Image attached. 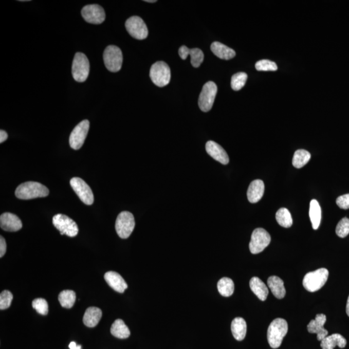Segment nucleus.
<instances>
[{"label":"nucleus","instance_id":"1","mask_svg":"<svg viewBox=\"0 0 349 349\" xmlns=\"http://www.w3.org/2000/svg\"><path fill=\"white\" fill-rule=\"evenodd\" d=\"M49 190L44 185L37 182H26L20 185L15 191V195L20 199L29 200L35 198L45 197L49 195Z\"/></svg>","mask_w":349,"mask_h":349},{"label":"nucleus","instance_id":"2","mask_svg":"<svg viewBox=\"0 0 349 349\" xmlns=\"http://www.w3.org/2000/svg\"><path fill=\"white\" fill-rule=\"evenodd\" d=\"M288 333V323L282 318L273 320L268 326L267 339L271 347L278 348L282 343L283 338Z\"/></svg>","mask_w":349,"mask_h":349},{"label":"nucleus","instance_id":"3","mask_svg":"<svg viewBox=\"0 0 349 349\" xmlns=\"http://www.w3.org/2000/svg\"><path fill=\"white\" fill-rule=\"evenodd\" d=\"M328 270L324 268L307 273L303 281L304 288L310 292L321 289L328 280Z\"/></svg>","mask_w":349,"mask_h":349},{"label":"nucleus","instance_id":"4","mask_svg":"<svg viewBox=\"0 0 349 349\" xmlns=\"http://www.w3.org/2000/svg\"><path fill=\"white\" fill-rule=\"evenodd\" d=\"M90 65L88 59L82 52L75 55L72 65V75L78 82H84L88 78Z\"/></svg>","mask_w":349,"mask_h":349},{"label":"nucleus","instance_id":"5","mask_svg":"<svg viewBox=\"0 0 349 349\" xmlns=\"http://www.w3.org/2000/svg\"><path fill=\"white\" fill-rule=\"evenodd\" d=\"M150 77L154 84L158 87H164L169 84L171 71L169 66L164 62L155 63L150 69Z\"/></svg>","mask_w":349,"mask_h":349},{"label":"nucleus","instance_id":"6","mask_svg":"<svg viewBox=\"0 0 349 349\" xmlns=\"http://www.w3.org/2000/svg\"><path fill=\"white\" fill-rule=\"evenodd\" d=\"M105 67L109 71L116 72L122 68L123 56L121 50L115 46H109L103 54Z\"/></svg>","mask_w":349,"mask_h":349},{"label":"nucleus","instance_id":"7","mask_svg":"<svg viewBox=\"0 0 349 349\" xmlns=\"http://www.w3.org/2000/svg\"><path fill=\"white\" fill-rule=\"evenodd\" d=\"M135 226L134 215L124 211L120 213L115 223V229L117 234L122 238H127L132 234Z\"/></svg>","mask_w":349,"mask_h":349},{"label":"nucleus","instance_id":"8","mask_svg":"<svg viewBox=\"0 0 349 349\" xmlns=\"http://www.w3.org/2000/svg\"><path fill=\"white\" fill-rule=\"evenodd\" d=\"M271 237L267 232L263 228H257L253 231L249 244L251 253L258 254L265 249L269 245Z\"/></svg>","mask_w":349,"mask_h":349},{"label":"nucleus","instance_id":"9","mask_svg":"<svg viewBox=\"0 0 349 349\" xmlns=\"http://www.w3.org/2000/svg\"><path fill=\"white\" fill-rule=\"evenodd\" d=\"M52 223L54 227L60 231L61 235L65 234L69 237H74L79 233V227L77 223L67 215H55L52 218Z\"/></svg>","mask_w":349,"mask_h":349},{"label":"nucleus","instance_id":"10","mask_svg":"<svg viewBox=\"0 0 349 349\" xmlns=\"http://www.w3.org/2000/svg\"><path fill=\"white\" fill-rule=\"evenodd\" d=\"M217 93V87L214 82L206 83L199 98V106L203 112H209L212 109Z\"/></svg>","mask_w":349,"mask_h":349},{"label":"nucleus","instance_id":"11","mask_svg":"<svg viewBox=\"0 0 349 349\" xmlns=\"http://www.w3.org/2000/svg\"><path fill=\"white\" fill-rule=\"evenodd\" d=\"M125 28L133 38L137 40H144L148 36V29L141 17L132 16L125 22Z\"/></svg>","mask_w":349,"mask_h":349},{"label":"nucleus","instance_id":"12","mask_svg":"<svg viewBox=\"0 0 349 349\" xmlns=\"http://www.w3.org/2000/svg\"><path fill=\"white\" fill-rule=\"evenodd\" d=\"M70 185H71L72 190L75 191V192L79 196L80 199L84 204L91 205L94 203V193H93L91 188L84 180L79 177L72 178L71 180H70Z\"/></svg>","mask_w":349,"mask_h":349},{"label":"nucleus","instance_id":"13","mask_svg":"<svg viewBox=\"0 0 349 349\" xmlns=\"http://www.w3.org/2000/svg\"><path fill=\"white\" fill-rule=\"evenodd\" d=\"M89 120L80 122L72 130L69 137V144L72 149L79 150L85 142L89 130Z\"/></svg>","mask_w":349,"mask_h":349},{"label":"nucleus","instance_id":"14","mask_svg":"<svg viewBox=\"0 0 349 349\" xmlns=\"http://www.w3.org/2000/svg\"><path fill=\"white\" fill-rule=\"evenodd\" d=\"M82 16L85 21L92 24H101L105 19L104 9L97 4L87 5L82 9Z\"/></svg>","mask_w":349,"mask_h":349},{"label":"nucleus","instance_id":"15","mask_svg":"<svg viewBox=\"0 0 349 349\" xmlns=\"http://www.w3.org/2000/svg\"><path fill=\"white\" fill-rule=\"evenodd\" d=\"M206 150L208 154L213 159L219 162L221 164L227 165L229 163V157L222 146L214 141H208L206 144Z\"/></svg>","mask_w":349,"mask_h":349},{"label":"nucleus","instance_id":"16","mask_svg":"<svg viewBox=\"0 0 349 349\" xmlns=\"http://www.w3.org/2000/svg\"><path fill=\"white\" fill-rule=\"evenodd\" d=\"M326 321V316L323 315V314H320V315H316L315 320L311 321L307 326L308 332L312 334H317L318 341L323 340L328 336V331L324 328Z\"/></svg>","mask_w":349,"mask_h":349},{"label":"nucleus","instance_id":"17","mask_svg":"<svg viewBox=\"0 0 349 349\" xmlns=\"http://www.w3.org/2000/svg\"><path fill=\"white\" fill-rule=\"evenodd\" d=\"M0 226L7 232H17L22 228V223L17 215L6 212L0 217Z\"/></svg>","mask_w":349,"mask_h":349},{"label":"nucleus","instance_id":"18","mask_svg":"<svg viewBox=\"0 0 349 349\" xmlns=\"http://www.w3.org/2000/svg\"><path fill=\"white\" fill-rule=\"evenodd\" d=\"M104 279L109 287L117 292L124 293L127 288L126 282L119 273L110 271L105 273Z\"/></svg>","mask_w":349,"mask_h":349},{"label":"nucleus","instance_id":"19","mask_svg":"<svg viewBox=\"0 0 349 349\" xmlns=\"http://www.w3.org/2000/svg\"><path fill=\"white\" fill-rule=\"evenodd\" d=\"M179 54L182 60L187 59L188 55H190L191 63L194 67H199L204 60L203 52L198 48L189 49L187 46H183L180 47Z\"/></svg>","mask_w":349,"mask_h":349},{"label":"nucleus","instance_id":"20","mask_svg":"<svg viewBox=\"0 0 349 349\" xmlns=\"http://www.w3.org/2000/svg\"><path fill=\"white\" fill-rule=\"evenodd\" d=\"M265 192V185L263 180L257 179L250 183L247 192V197L251 203H256L261 199Z\"/></svg>","mask_w":349,"mask_h":349},{"label":"nucleus","instance_id":"21","mask_svg":"<svg viewBox=\"0 0 349 349\" xmlns=\"http://www.w3.org/2000/svg\"><path fill=\"white\" fill-rule=\"evenodd\" d=\"M346 345V339L340 334L327 336L321 341V347L322 349H334L336 346L343 348L345 347Z\"/></svg>","mask_w":349,"mask_h":349},{"label":"nucleus","instance_id":"22","mask_svg":"<svg viewBox=\"0 0 349 349\" xmlns=\"http://www.w3.org/2000/svg\"><path fill=\"white\" fill-rule=\"evenodd\" d=\"M267 283L271 292L278 299H283L286 295L284 282L278 276H271L268 279Z\"/></svg>","mask_w":349,"mask_h":349},{"label":"nucleus","instance_id":"23","mask_svg":"<svg viewBox=\"0 0 349 349\" xmlns=\"http://www.w3.org/2000/svg\"><path fill=\"white\" fill-rule=\"evenodd\" d=\"M211 50L215 56L223 60L232 59L236 54L234 50L218 42L212 43L211 45Z\"/></svg>","mask_w":349,"mask_h":349},{"label":"nucleus","instance_id":"24","mask_svg":"<svg viewBox=\"0 0 349 349\" xmlns=\"http://www.w3.org/2000/svg\"><path fill=\"white\" fill-rule=\"evenodd\" d=\"M102 310L99 308L91 307L87 308L83 318V322L88 327H95L101 320Z\"/></svg>","mask_w":349,"mask_h":349},{"label":"nucleus","instance_id":"25","mask_svg":"<svg viewBox=\"0 0 349 349\" xmlns=\"http://www.w3.org/2000/svg\"><path fill=\"white\" fill-rule=\"evenodd\" d=\"M231 330L236 340H244L247 330V323L244 319L240 317L235 318L231 325Z\"/></svg>","mask_w":349,"mask_h":349},{"label":"nucleus","instance_id":"26","mask_svg":"<svg viewBox=\"0 0 349 349\" xmlns=\"http://www.w3.org/2000/svg\"><path fill=\"white\" fill-rule=\"evenodd\" d=\"M250 287L252 292L261 301L267 300L268 295V288L260 278L253 277L251 279Z\"/></svg>","mask_w":349,"mask_h":349},{"label":"nucleus","instance_id":"27","mask_svg":"<svg viewBox=\"0 0 349 349\" xmlns=\"http://www.w3.org/2000/svg\"><path fill=\"white\" fill-rule=\"evenodd\" d=\"M111 333L115 337L119 339H126L130 337V330L124 321L118 319L113 323L111 327Z\"/></svg>","mask_w":349,"mask_h":349},{"label":"nucleus","instance_id":"28","mask_svg":"<svg viewBox=\"0 0 349 349\" xmlns=\"http://www.w3.org/2000/svg\"><path fill=\"white\" fill-rule=\"evenodd\" d=\"M309 216L313 229L317 230L321 223V210L320 204L315 199L311 200L310 203Z\"/></svg>","mask_w":349,"mask_h":349},{"label":"nucleus","instance_id":"29","mask_svg":"<svg viewBox=\"0 0 349 349\" xmlns=\"http://www.w3.org/2000/svg\"><path fill=\"white\" fill-rule=\"evenodd\" d=\"M217 289L224 297H230L234 292V283L231 279L223 278L217 283Z\"/></svg>","mask_w":349,"mask_h":349},{"label":"nucleus","instance_id":"30","mask_svg":"<svg viewBox=\"0 0 349 349\" xmlns=\"http://www.w3.org/2000/svg\"><path fill=\"white\" fill-rule=\"evenodd\" d=\"M310 157L311 155L308 151L298 150L293 155L292 164L296 168H303L309 161Z\"/></svg>","mask_w":349,"mask_h":349},{"label":"nucleus","instance_id":"31","mask_svg":"<svg viewBox=\"0 0 349 349\" xmlns=\"http://www.w3.org/2000/svg\"><path fill=\"white\" fill-rule=\"evenodd\" d=\"M59 301L62 307L71 308L76 301V293L72 290H63L60 293Z\"/></svg>","mask_w":349,"mask_h":349},{"label":"nucleus","instance_id":"32","mask_svg":"<svg viewBox=\"0 0 349 349\" xmlns=\"http://www.w3.org/2000/svg\"><path fill=\"white\" fill-rule=\"evenodd\" d=\"M276 221L278 224L284 228L292 227L293 221L292 215L287 208H283L279 210L275 215Z\"/></svg>","mask_w":349,"mask_h":349},{"label":"nucleus","instance_id":"33","mask_svg":"<svg viewBox=\"0 0 349 349\" xmlns=\"http://www.w3.org/2000/svg\"><path fill=\"white\" fill-rule=\"evenodd\" d=\"M248 79V75L245 72H240L233 75L231 80V87L234 91H240L245 86Z\"/></svg>","mask_w":349,"mask_h":349},{"label":"nucleus","instance_id":"34","mask_svg":"<svg viewBox=\"0 0 349 349\" xmlns=\"http://www.w3.org/2000/svg\"><path fill=\"white\" fill-rule=\"evenodd\" d=\"M255 69L260 71H275L278 70V65L270 60H261L256 63Z\"/></svg>","mask_w":349,"mask_h":349},{"label":"nucleus","instance_id":"35","mask_svg":"<svg viewBox=\"0 0 349 349\" xmlns=\"http://www.w3.org/2000/svg\"><path fill=\"white\" fill-rule=\"evenodd\" d=\"M32 306L36 312L41 315H47L48 314L49 306L45 299L37 298L32 301Z\"/></svg>","mask_w":349,"mask_h":349},{"label":"nucleus","instance_id":"36","mask_svg":"<svg viewBox=\"0 0 349 349\" xmlns=\"http://www.w3.org/2000/svg\"><path fill=\"white\" fill-rule=\"evenodd\" d=\"M336 233L339 237L341 238L345 237L348 235L349 219L348 218L344 217L338 223L336 228Z\"/></svg>","mask_w":349,"mask_h":349},{"label":"nucleus","instance_id":"37","mask_svg":"<svg viewBox=\"0 0 349 349\" xmlns=\"http://www.w3.org/2000/svg\"><path fill=\"white\" fill-rule=\"evenodd\" d=\"M13 295L9 290H4L0 295V309L5 310L11 305Z\"/></svg>","mask_w":349,"mask_h":349},{"label":"nucleus","instance_id":"38","mask_svg":"<svg viewBox=\"0 0 349 349\" xmlns=\"http://www.w3.org/2000/svg\"><path fill=\"white\" fill-rule=\"evenodd\" d=\"M336 204L343 210L349 209V194L340 196L336 199Z\"/></svg>","mask_w":349,"mask_h":349},{"label":"nucleus","instance_id":"39","mask_svg":"<svg viewBox=\"0 0 349 349\" xmlns=\"http://www.w3.org/2000/svg\"><path fill=\"white\" fill-rule=\"evenodd\" d=\"M7 250V245L6 240L5 238L1 236L0 237V258L3 257L5 253H6Z\"/></svg>","mask_w":349,"mask_h":349},{"label":"nucleus","instance_id":"40","mask_svg":"<svg viewBox=\"0 0 349 349\" xmlns=\"http://www.w3.org/2000/svg\"><path fill=\"white\" fill-rule=\"evenodd\" d=\"M8 139V134L4 130L0 131V143H3Z\"/></svg>","mask_w":349,"mask_h":349},{"label":"nucleus","instance_id":"41","mask_svg":"<svg viewBox=\"0 0 349 349\" xmlns=\"http://www.w3.org/2000/svg\"><path fill=\"white\" fill-rule=\"evenodd\" d=\"M69 347L70 349H81V345H77L75 341H72V342L69 344Z\"/></svg>","mask_w":349,"mask_h":349},{"label":"nucleus","instance_id":"42","mask_svg":"<svg viewBox=\"0 0 349 349\" xmlns=\"http://www.w3.org/2000/svg\"><path fill=\"white\" fill-rule=\"evenodd\" d=\"M346 315H347L349 317V296L347 300V302H346Z\"/></svg>","mask_w":349,"mask_h":349},{"label":"nucleus","instance_id":"43","mask_svg":"<svg viewBox=\"0 0 349 349\" xmlns=\"http://www.w3.org/2000/svg\"><path fill=\"white\" fill-rule=\"evenodd\" d=\"M144 2H148V3H155V2H157L156 0H146V1Z\"/></svg>","mask_w":349,"mask_h":349}]
</instances>
